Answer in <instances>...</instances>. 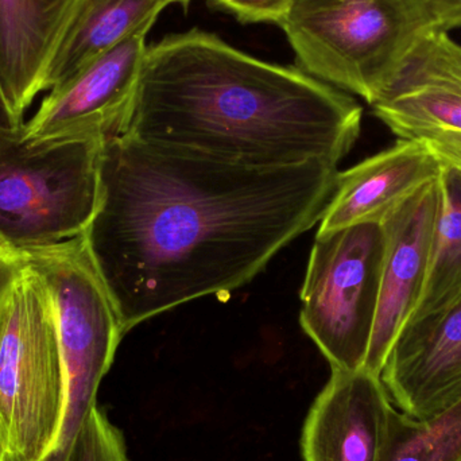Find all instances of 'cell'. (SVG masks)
<instances>
[{
  "instance_id": "obj_1",
  "label": "cell",
  "mask_w": 461,
  "mask_h": 461,
  "mask_svg": "<svg viewBox=\"0 0 461 461\" xmlns=\"http://www.w3.org/2000/svg\"><path fill=\"white\" fill-rule=\"evenodd\" d=\"M339 165L254 169L113 135L84 232L124 332L255 278L321 221Z\"/></svg>"
},
{
  "instance_id": "obj_2",
  "label": "cell",
  "mask_w": 461,
  "mask_h": 461,
  "mask_svg": "<svg viewBox=\"0 0 461 461\" xmlns=\"http://www.w3.org/2000/svg\"><path fill=\"white\" fill-rule=\"evenodd\" d=\"M354 97L300 68L191 30L146 50L121 134L254 169L339 165L362 130Z\"/></svg>"
},
{
  "instance_id": "obj_3",
  "label": "cell",
  "mask_w": 461,
  "mask_h": 461,
  "mask_svg": "<svg viewBox=\"0 0 461 461\" xmlns=\"http://www.w3.org/2000/svg\"><path fill=\"white\" fill-rule=\"evenodd\" d=\"M278 24L301 70L370 105L438 30L427 0H292Z\"/></svg>"
},
{
  "instance_id": "obj_4",
  "label": "cell",
  "mask_w": 461,
  "mask_h": 461,
  "mask_svg": "<svg viewBox=\"0 0 461 461\" xmlns=\"http://www.w3.org/2000/svg\"><path fill=\"white\" fill-rule=\"evenodd\" d=\"M67 403L53 298L27 263L0 330V435L8 461H43L59 451Z\"/></svg>"
},
{
  "instance_id": "obj_5",
  "label": "cell",
  "mask_w": 461,
  "mask_h": 461,
  "mask_svg": "<svg viewBox=\"0 0 461 461\" xmlns=\"http://www.w3.org/2000/svg\"><path fill=\"white\" fill-rule=\"evenodd\" d=\"M22 126H0V236L26 249L83 235L99 207L105 140L29 143Z\"/></svg>"
},
{
  "instance_id": "obj_6",
  "label": "cell",
  "mask_w": 461,
  "mask_h": 461,
  "mask_svg": "<svg viewBox=\"0 0 461 461\" xmlns=\"http://www.w3.org/2000/svg\"><path fill=\"white\" fill-rule=\"evenodd\" d=\"M23 251L30 267L45 279L56 309L68 381L67 414L59 447V451H65L96 406L100 384L126 332L84 233Z\"/></svg>"
},
{
  "instance_id": "obj_7",
  "label": "cell",
  "mask_w": 461,
  "mask_h": 461,
  "mask_svg": "<svg viewBox=\"0 0 461 461\" xmlns=\"http://www.w3.org/2000/svg\"><path fill=\"white\" fill-rule=\"evenodd\" d=\"M384 254L381 223L316 233L301 289L300 324L330 370L365 367L378 311Z\"/></svg>"
},
{
  "instance_id": "obj_8",
  "label": "cell",
  "mask_w": 461,
  "mask_h": 461,
  "mask_svg": "<svg viewBox=\"0 0 461 461\" xmlns=\"http://www.w3.org/2000/svg\"><path fill=\"white\" fill-rule=\"evenodd\" d=\"M151 27H140L72 80L50 89L22 126L23 140L53 143L118 135L137 94Z\"/></svg>"
},
{
  "instance_id": "obj_9",
  "label": "cell",
  "mask_w": 461,
  "mask_h": 461,
  "mask_svg": "<svg viewBox=\"0 0 461 461\" xmlns=\"http://www.w3.org/2000/svg\"><path fill=\"white\" fill-rule=\"evenodd\" d=\"M398 140H461V45L435 30L419 41L371 104Z\"/></svg>"
},
{
  "instance_id": "obj_10",
  "label": "cell",
  "mask_w": 461,
  "mask_h": 461,
  "mask_svg": "<svg viewBox=\"0 0 461 461\" xmlns=\"http://www.w3.org/2000/svg\"><path fill=\"white\" fill-rule=\"evenodd\" d=\"M381 379L393 405L417 420L429 419L461 398V292L402 328Z\"/></svg>"
},
{
  "instance_id": "obj_11",
  "label": "cell",
  "mask_w": 461,
  "mask_h": 461,
  "mask_svg": "<svg viewBox=\"0 0 461 461\" xmlns=\"http://www.w3.org/2000/svg\"><path fill=\"white\" fill-rule=\"evenodd\" d=\"M438 212V178L381 223L384 230L381 290L370 348L363 367L375 375L381 376L390 348L413 314L421 294Z\"/></svg>"
},
{
  "instance_id": "obj_12",
  "label": "cell",
  "mask_w": 461,
  "mask_h": 461,
  "mask_svg": "<svg viewBox=\"0 0 461 461\" xmlns=\"http://www.w3.org/2000/svg\"><path fill=\"white\" fill-rule=\"evenodd\" d=\"M392 405L381 376L332 370L303 422V461H376Z\"/></svg>"
},
{
  "instance_id": "obj_13",
  "label": "cell",
  "mask_w": 461,
  "mask_h": 461,
  "mask_svg": "<svg viewBox=\"0 0 461 461\" xmlns=\"http://www.w3.org/2000/svg\"><path fill=\"white\" fill-rule=\"evenodd\" d=\"M443 164L427 143L398 140L392 148L339 172L317 233L382 223L411 196L438 180Z\"/></svg>"
},
{
  "instance_id": "obj_14",
  "label": "cell",
  "mask_w": 461,
  "mask_h": 461,
  "mask_svg": "<svg viewBox=\"0 0 461 461\" xmlns=\"http://www.w3.org/2000/svg\"><path fill=\"white\" fill-rule=\"evenodd\" d=\"M80 0H0V91L16 124L41 92Z\"/></svg>"
},
{
  "instance_id": "obj_15",
  "label": "cell",
  "mask_w": 461,
  "mask_h": 461,
  "mask_svg": "<svg viewBox=\"0 0 461 461\" xmlns=\"http://www.w3.org/2000/svg\"><path fill=\"white\" fill-rule=\"evenodd\" d=\"M176 0H80L46 73L45 91L72 80Z\"/></svg>"
},
{
  "instance_id": "obj_16",
  "label": "cell",
  "mask_w": 461,
  "mask_h": 461,
  "mask_svg": "<svg viewBox=\"0 0 461 461\" xmlns=\"http://www.w3.org/2000/svg\"><path fill=\"white\" fill-rule=\"evenodd\" d=\"M438 186L440 212L433 236L429 267L421 294L408 322L435 313L461 292L460 173L443 165Z\"/></svg>"
},
{
  "instance_id": "obj_17",
  "label": "cell",
  "mask_w": 461,
  "mask_h": 461,
  "mask_svg": "<svg viewBox=\"0 0 461 461\" xmlns=\"http://www.w3.org/2000/svg\"><path fill=\"white\" fill-rule=\"evenodd\" d=\"M376 461H461V398L424 420L390 406Z\"/></svg>"
},
{
  "instance_id": "obj_18",
  "label": "cell",
  "mask_w": 461,
  "mask_h": 461,
  "mask_svg": "<svg viewBox=\"0 0 461 461\" xmlns=\"http://www.w3.org/2000/svg\"><path fill=\"white\" fill-rule=\"evenodd\" d=\"M64 452V461H130L123 435L97 405Z\"/></svg>"
},
{
  "instance_id": "obj_19",
  "label": "cell",
  "mask_w": 461,
  "mask_h": 461,
  "mask_svg": "<svg viewBox=\"0 0 461 461\" xmlns=\"http://www.w3.org/2000/svg\"><path fill=\"white\" fill-rule=\"evenodd\" d=\"M211 5L229 11L244 23H279L292 0H210Z\"/></svg>"
},
{
  "instance_id": "obj_20",
  "label": "cell",
  "mask_w": 461,
  "mask_h": 461,
  "mask_svg": "<svg viewBox=\"0 0 461 461\" xmlns=\"http://www.w3.org/2000/svg\"><path fill=\"white\" fill-rule=\"evenodd\" d=\"M26 266V252L0 236V330L8 298Z\"/></svg>"
},
{
  "instance_id": "obj_21",
  "label": "cell",
  "mask_w": 461,
  "mask_h": 461,
  "mask_svg": "<svg viewBox=\"0 0 461 461\" xmlns=\"http://www.w3.org/2000/svg\"><path fill=\"white\" fill-rule=\"evenodd\" d=\"M438 30L448 32L461 26V0H427Z\"/></svg>"
},
{
  "instance_id": "obj_22",
  "label": "cell",
  "mask_w": 461,
  "mask_h": 461,
  "mask_svg": "<svg viewBox=\"0 0 461 461\" xmlns=\"http://www.w3.org/2000/svg\"><path fill=\"white\" fill-rule=\"evenodd\" d=\"M424 142L441 164L461 175V140H428Z\"/></svg>"
},
{
  "instance_id": "obj_23",
  "label": "cell",
  "mask_w": 461,
  "mask_h": 461,
  "mask_svg": "<svg viewBox=\"0 0 461 461\" xmlns=\"http://www.w3.org/2000/svg\"><path fill=\"white\" fill-rule=\"evenodd\" d=\"M0 126L19 127V124L15 123L10 111H8L7 104L3 99L2 91H0Z\"/></svg>"
},
{
  "instance_id": "obj_24",
  "label": "cell",
  "mask_w": 461,
  "mask_h": 461,
  "mask_svg": "<svg viewBox=\"0 0 461 461\" xmlns=\"http://www.w3.org/2000/svg\"><path fill=\"white\" fill-rule=\"evenodd\" d=\"M0 461H8L7 449H5L2 435H0Z\"/></svg>"
},
{
  "instance_id": "obj_25",
  "label": "cell",
  "mask_w": 461,
  "mask_h": 461,
  "mask_svg": "<svg viewBox=\"0 0 461 461\" xmlns=\"http://www.w3.org/2000/svg\"><path fill=\"white\" fill-rule=\"evenodd\" d=\"M64 451H57L54 452L53 455H50V456L48 457V459L43 461H64Z\"/></svg>"
},
{
  "instance_id": "obj_26",
  "label": "cell",
  "mask_w": 461,
  "mask_h": 461,
  "mask_svg": "<svg viewBox=\"0 0 461 461\" xmlns=\"http://www.w3.org/2000/svg\"><path fill=\"white\" fill-rule=\"evenodd\" d=\"M191 2H192V0H176V3H181V5H185V7H186V5H189V3H191Z\"/></svg>"
}]
</instances>
